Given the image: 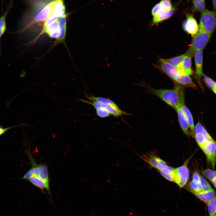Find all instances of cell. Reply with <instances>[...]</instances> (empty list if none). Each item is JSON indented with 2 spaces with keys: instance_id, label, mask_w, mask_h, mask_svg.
I'll use <instances>...</instances> for the list:
<instances>
[{
  "instance_id": "obj_1",
  "label": "cell",
  "mask_w": 216,
  "mask_h": 216,
  "mask_svg": "<svg viewBox=\"0 0 216 216\" xmlns=\"http://www.w3.org/2000/svg\"><path fill=\"white\" fill-rule=\"evenodd\" d=\"M147 88L151 94L175 109L184 104V92L181 85H177L173 89H157L150 87Z\"/></svg>"
},
{
  "instance_id": "obj_2",
  "label": "cell",
  "mask_w": 216,
  "mask_h": 216,
  "mask_svg": "<svg viewBox=\"0 0 216 216\" xmlns=\"http://www.w3.org/2000/svg\"><path fill=\"white\" fill-rule=\"evenodd\" d=\"M212 34L198 29L197 33L193 36L190 46L184 54L192 58L196 51L203 50L209 41Z\"/></svg>"
},
{
  "instance_id": "obj_3",
  "label": "cell",
  "mask_w": 216,
  "mask_h": 216,
  "mask_svg": "<svg viewBox=\"0 0 216 216\" xmlns=\"http://www.w3.org/2000/svg\"><path fill=\"white\" fill-rule=\"evenodd\" d=\"M199 29L212 34L216 29V11L206 9L201 12Z\"/></svg>"
},
{
  "instance_id": "obj_4",
  "label": "cell",
  "mask_w": 216,
  "mask_h": 216,
  "mask_svg": "<svg viewBox=\"0 0 216 216\" xmlns=\"http://www.w3.org/2000/svg\"><path fill=\"white\" fill-rule=\"evenodd\" d=\"M187 163L174 170V182L180 188L183 187L186 184L189 178V171L187 166Z\"/></svg>"
},
{
  "instance_id": "obj_5",
  "label": "cell",
  "mask_w": 216,
  "mask_h": 216,
  "mask_svg": "<svg viewBox=\"0 0 216 216\" xmlns=\"http://www.w3.org/2000/svg\"><path fill=\"white\" fill-rule=\"evenodd\" d=\"M194 135L197 143L202 150L206 143L212 139L200 122L194 127Z\"/></svg>"
},
{
  "instance_id": "obj_6",
  "label": "cell",
  "mask_w": 216,
  "mask_h": 216,
  "mask_svg": "<svg viewBox=\"0 0 216 216\" xmlns=\"http://www.w3.org/2000/svg\"><path fill=\"white\" fill-rule=\"evenodd\" d=\"M208 163L214 169L216 164V143L213 139L208 141L202 149Z\"/></svg>"
},
{
  "instance_id": "obj_7",
  "label": "cell",
  "mask_w": 216,
  "mask_h": 216,
  "mask_svg": "<svg viewBox=\"0 0 216 216\" xmlns=\"http://www.w3.org/2000/svg\"><path fill=\"white\" fill-rule=\"evenodd\" d=\"M158 64L160 69L174 81L181 76L178 70L169 63L166 59L160 58Z\"/></svg>"
},
{
  "instance_id": "obj_8",
  "label": "cell",
  "mask_w": 216,
  "mask_h": 216,
  "mask_svg": "<svg viewBox=\"0 0 216 216\" xmlns=\"http://www.w3.org/2000/svg\"><path fill=\"white\" fill-rule=\"evenodd\" d=\"M182 27L186 32L193 37L196 34L199 26L192 14L190 13L187 14L186 19L183 23Z\"/></svg>"
},
{
  "instance_id": "obj_9",
  "label": "cell",
  "mask_w": 216,
  "mask_h": 216,
  "mask_svg": "<svg viewBox=\"0 0 216 216\" xmlns=\"http://www.w3.org/2000/svg\"><path fill=\"white\" fill-rule=\"evenodd\" d=\"M54 2V0L45 7L27 26L29 25L45 21L52 13Z\"/></svg>"
},
{
  "instance_id": "obj_10",
  "label": "cell",
  "mask_w": 216,
  "mask_h": 216,
  "mask_svg": "<svg viewBox=\"0 0 216 216\" xmlns=\"http://www.w3.org/2000/svg\"><path fill=\"white\" fill-rule=\"evenodd\" d=\"M194 56L196 67L195 77L198 82L200 84L201 76L203 74L202 72L203 50L196 51Z\"/></svg>"
},
{
  "instance_id": "obj_11",
  "label": "cell",
  "mask_w": 216,
  "mask_h": 216,
  "mask_svg": "<svg viewBox=\"0 0 216 216\" xmlns=\"http://www.w3.org/2000/svg\"><path fill=\"white\" fill-rule=\"evenodd\" d=\"M184 105L179 106L175 109L177 112L180 126L184 133L188 136L189 127L186 116L183 109V106Z\"/></svg>"
},
{
  "instance_id": "obj_12",
  "label": "cell",
  "mask_w": 216,
  "mask_h": 216,
  "mask_svg": "<svg viewBox=\"0 0 216 216\" xmlns=\"http://www.w3.org/2000/svg\"><path fill=\"white\" fill-rule=\"evenodd\" d=\"M174 9L172 8L170 10L166 11L162 8L157 14L153 16L152 24H157L171 17L174 12Z\"/></svg>"
},
{
  "instance_id": "obj_13",
  "label": "cell",
  "mask_w": 216,
  "mask_h": 216,
  "mask_svg": "<svg viewBox=\"0 0 216 216\" xmlns=\"http://www.w3.org/2000/svg\"><path fill=\"white\" fill-rule=\"evenodd\" d=\"M200 176L199 174L195 172L193 174L192 180L189 184V190L193 194L202 191L201 187Z\"/></svg>"
},
{
  "instance_id": "obj_14",
  "label": "cell",
  "mask_w": 216,
  "mask_h": 216,
  "mask_svg": "<svg viewBox=\"0 0 216 216\" xmlns=\"http://www.w3.org/2000/svg\"><path fill=\"white\" fill-rule=\"evenodd\" d=\"M101 106L106 109L111 115L115 117L120 116L123 115H130L129 113L121 110L117 105L101 103Z\"/></svg>"
},
{
  "instance_id": "obj_15",
  "label": "cell",
  "mask_w": 216,
  "mask_h": 216,
  "mask_svg": "<svg viewBox=\"0 0 216 216\" xmlns=\"http://www.w3.org/2000/svg\"><path fill=\"white\" fill-rule=\"evenodd\" d=\"M200 200L207 204L216 196L215 191L213 189L207 191H203L193 194Z\"/></svg>"
},
{
  "instance_id": "obj_16",
  "label": "cell",
  "mask_w": 216,
  "mask_h": 216,
  "mask_svg": "<svg viewBox=\"0 0 216 216\" xmlns=\"http://www.w3.org/2000/svg\"><path fill=\"white\" fill-rule=\"evenodd\" d=\"M52 14L60 18L65 14V7L63 0H55Z\"/></svg>"
},
{
  "instance_id": "obj_17",
  "label": "cell",
  "mask_w": 216,
  "mask_h": 216,
  "mask_svg": "<svg viewBox=\"0 0 216 216\" xmlns=\"http://www.w3.org/2000/svg\"><path fill=\"white\" fill-rule=\"evenodd\" d=\"M13 0H10L7 9L4 13L2 9V14L0 17V38L4 33L6 29V19L8 14L12 7Z\"/></svg>"
},
{
  "instance_id": "obj_18",
  "label": "cell",
  "mask_w": 216,
  "mask_h": 216,
  "mask_svg": "<svg viewBox=\"0 0 216 216\" xmlns=\"http://www.w3.org/2000/svg\"><path fill=\"white\" fill-rule=\"evenodd\" d=\"M191 57L184 54L182 62V75H191L193 71L191 68Z\"/></svg>"
},
{
  "instance_id": "obj_19",
  "label": "cell",
  "mask_w": 216,
  "mask_h": 216,
  "mask_svg": "<svg viewBox=\"0 0 216 216\" xmlns=\"http://www.w3.org/2000/svg\"><path fill=\"white\" fill-rule=\"evenodd\" d=\"M184 54L166 60L171 65L176 68L180 75H182V62Z\"/></svg>"
},
{
  "instance_id": "obj_20",
  "label": "cell",
  "mask_w": 216,
  "mask_h": 216,
  "mask_svg": "<svg viewBox=\"0 0 216 216\" xmlns=\"http://www.w3.org/2000/svg\"><path fill=\"white\" fill-rule=\"evenodd\" d=\"M59 28L60 33L58 38L56 39V43L62 42L64 40L66 29V20L65 14L60 18Z\"/></svg>"
},
{
  "instance_id": "obj_21",
  "label": "cell",
  "mask_w": 216,
  "mask_h": 216,
  "mask_svg": "<svg viewBox=\"0 0 216 216\" xmlns=\"http://www.w3.org/2000/svg\"><path fill=\"white\" fill-rule=\"evenodd\" d=\"M176 83L181 85L195 88L196 86L189 75H181L175 81Z\"/></svg>"
},
{
  "instance_id": "obj_22",
  "label": "cell",
  "mask_w": 216,
  "mask_h": 216,
  "mask_svg": "<svg viewBox=\"0 0 216 216\" xmlns=\"http://www.w3.org/2000/svg\"><path fill=\"white\" fill-rule=\"evenodd\" d=\"M60 18L51 24L43 28V32L48 35L50 34L60 30Z\"/></svg>"
},
{
  "instance_id": "obj_23",
  "label": "cell",
  "mask_w": 216,
  "mask_h": 216,
  "mask_svg": "<svg viewBox=\"0 0 216 216\" xmlns=\"http://www.w3.org/2000/svg\"><path fill=\"white\" fill-rule=\"evenodd\" d=\"M183 109L186 116L189 127L192 133L194 135V126L192 115L189 110L185 104L183 106Z\"/></svg>"
},
{
  "instance_id": "obj_24",
  "label": "cell",
  "mask_w": 216,
  "mask_h": 216,
  "mask_svg": "<svg viewBox=\"0 0 216 216\" xmlns=\"http://www.w3.org/2000/svg\"><path fill=\"white\" fill-rule=\"evenodd\" d=\"M206 9L205 0H193L192 10L195 12H202Z\"/></svg>"
},
{
  "instance_id": "obj_25",
  "label": "cell",
  "mask_w": 216,
  "mask_h": 216,
  "mask_svg": "<svg viewBox=\"0 0 216 216\" xmlns=\"http://www.w3.org/2000/svg\"><path fill=\"white\" fill-rule=\"evenodd\" d=\"M147 161L151 166L156 169L160 166L166 164L164 160L155 156H151L149 158Z\"/></svg>"
},
{
  "instance_id": "obj_26",
  "label": "cell",
  "mask_w": 216,
  "mask_h": 216,
  "mask_svg": "<svg viewBox=\"0 0 216 216\" xmlns=\"http://www.w3.org/2000/svg\"><path fill=\"white\" fill-rule=\"evenodd\" d=\"M32 184L40 189L44 193V189H46L44 183L42 180L38 176H33L28 180Z\"/></svg>"
},
{
  "instance_id": "obj_27",
  "label": "cell",
  "mask_w": 216,
  "mask_h": 216,
  "mask_svg": "<svg viewBox=\"0 0 216 216\" xmlns=\"http://www.w3.org/2000/svg\"><path fill=\"white\" fill-rule=\"evenodd\" d=\"M84 95L86 98L90 100H94L102 103L116 105L112 100L108 98L101 97H95L85 93Z\"/></svg>"
},
{
  "instance_id": "obj_28",
  "label": "cell",
  "mask_w": 216,
  "mask_h": 216,
  "mask_svg": "<svg viewBox=\"0 0 216 216\" xmlns=\"http://www.w3.org/2000/svg\"><path fill=\"white\" fill-rule=\"evenodd\" d=\"M207 204L209 216H216V196Z\"/></svg>"
},
{
  "instance_id": "obj_29",
  "label": "cell",
  "mask_w": 216,
  "mask_h": 216,
  "mask_svg": "<svg viewBox=\"0 0 216 216\" xmlns=\"http://www.w3.org/2000/svg\"><path fill=\"white\" fill-rule=\"evenodd\" d=\"M202 174L205 177L211 182L216 178V171L209 169L203 170Z\"/></svg>"
},
{
  "instance_id": "obj_30",
  "label": "cell",
  "mask_w": 216,
  "mask_h": 216,
  "mask_svg": "<svg viewBox=\"0 0 216 216\" xmlns=\"http://www.w3.org/2000/svg\"><path fill=\"white\" fill-rule=\"evenodd\" d=\"M157 169L160 171V172L171 175L174 176L175 169L167 165V164L160 166Z\"/></svg>"
},
{
  "instance_id": "obj_31",
  "label": "cell",
  "mask_w": 216,
  "mask_h": 216,
  "mask_svg": "<svg viewBox=\"0 0 216 216\" xmlns=\"http://www.w3.org/2000/svg\"><path fill=\"white\" fill-rule=\"evenodd\" d=\"M96 110L97 115L101 118H106L111 115L107 110L101 106L96 109Z\"/></svg>"
},
{
  "instance_id": "obj_32",
  "label": "cell",
  "mask_w": 216,
  "mask_h": 216,
  "mask_svg": "<svg viewBox=\"0 0 216 216\" xmlns=\"http://www.w3.org/2000/svg\"><path fill=\"white\" fill-rule=\"evenodd\" d=\"M202 76L206 85L213 91L216 85V82L205 75L203 74Z\"/></svg>"
},
{
  "instance_id": "obj_33",
  "label": "cell",
  "mask_w": 216,
  "mask_h": 216,
  "mask_svg": "<svg viewBox=\"0 0 216 216\" xmlns=\"http://www.w3.org/2000/svg\"><path fill=\"white\" fill-rule=\"evenodd\" d=\"M200 181L202 191H208L212 189L208 181L202 176H200Z\"/></svg>"
},
{
  "instance_id": "obj_34",
  "label": "cell",
  "mask_w": 216,
  "mask_h": 216,
  "mask_svg": "<svg viewBox=\"0 0 216 216\" xmlns=\"http://www.w3.org/2000/svg\"><path fill=\"white\" fill-rule=\"evenodd\" d=\"M160 2L163 8L166 11H169L172 8L171 0H162Z\"/></svg>"
},
{
  "instance_id": "obj_35",
  "label": "cell",
  "mask_w": 216,
  "mask_h": 216,
  "mask_svg": "<svg viewBox=\"0 0 216 216\" xmlns=\"http://www.w3.org/2000/svg\"><path fill=\"white\" fill-rule=\"evenodd\" d=\"M59 18L51 14L45 20L43 25V28L51 24Z\"/></svg>"
},
{
  "instance_id": "obj_36",
  "label": "cell",
  "mask_w": 216,
  "mask_h": 216,
  "mask_svg": "<svg viewBox=\"0 0 216 216\" xmlns=\"http://www.w3.org/2000/svg\"><path fill=\"white\" fill-rule=\"evenodd\" d=\"M162 8V6L160 2L156 4L152 9V15L153 16H155Z\"/></svg>"
},
{
  "instance_id": "obj_37",
  "label": "cell",
  "mask_w": 216,
  "mask_h": 216,
  "mask_svg": "<svg viewBox=\"0 0 216 216\" xmlns=\"http://www.w3.org/2000/svg\"><path fill=\"white\" fill-rule=\"evenodd\" d=\"M24 124H20L18 125H16L14 126H12L10 127H8L7 128H4L2 126L1 124H0V136L3 134H4L5 132H6V131H7L9 129L17 127L18 126H22L23 125H24Z\"/></svg>"
},
{
  "instance_id": "obj_38",
  "label": "cell",
  "mask_w": 216,
  "mask_h": 216,
  "mask_svg": "<svg viewBox=\"0 0 216 216\" xmlns=\"http://www.w3.org/2000/svg\"><path fill=\"white\" fill-rule=\"evenodd\" d=\"M162 175L167 180L174 182V176L171 175L167 174L162 172H160Z\"/></svg>"
},
{
  "instance_id": "obj_39",
  "label": "cell",
  "mask_w": 216,
  "mask_h": 216,
  "mask_svg": "<svg viewBox=\"0 0 216 216\" xmlns=\"http://www.w3.org/2000/svg\"><path fill=\"white\" fill-rule=\"evenodd\" d=\"M214 10L216 11V0H212Z\"/></svg>"
},
{
  "instance_id": "obj_40",
  "label": "cell",
  "mask_w": 216,
  "mask_h": 216,
  "mask_svg": "<svg viewBox=\"0 0 216 216\" xmlns=\"http://www.w3.org/2000/svg\"><path fill=\"white\" fill-rule=\"evenodd\" d=\"M212 183L213 184L214 187L216 189V178L214 179L212 182Z\"/></svg>"
},
{
  "instance_id": "obj_41",
  "label": "cell",
  "mask_w": 216,
  "mask_h": 216,
  "mask_svg": "<svg viewBox=\"0 0 216 216\" xmlns=\"http://www.w3.org/2000/svg\"><path fill=\"white\" fill-rule=\"evenodd\" d=\"M213 91L216 94V85L215 87H214V89L213 90Z\"/></svg>"
},
{
  "instance_id": "obj_42",
  "label": "cell",
  "mask_w": 216,
  "mask_h": 216,
  "mask_svg": "<svg viewBox=\"0 0 216 216\" xmlns=\"http://www.w3.org/2000/svg\"><path fill=\"white\" fill-rule=\"evenodd\" d=\"M0 49H1V48H0Z\"/></svg>"
}]
</instances>
